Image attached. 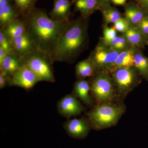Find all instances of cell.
Segmentation results:
<instances>
[{
    "mask_svg": "<svg viewBox=\"0 0 148 148\" xmlns=\"http://www.w3.org/2000/svg\"><path fill=\"white\" fill-rule=\"evenodd\" d=\"M90 91L96 101L101 103L111 101L114 94L113 83L108 74L102 72L92 80Z\"/></svg>",
    "mask_w": 148,
    "mask_h": 148,
    "instance_id": "obj_5",
    "label": "cell"
},
{
    "mask_svg": "<svg viewBox=\"0 0 148 148\" xmlns=\"http://www.w3.org/2000/svg\"><path fill=\"white\" fill-rule=\"evenodd\" d=\"M147 44L148 45V38H147Z\"/></svg>",
    "mask_w": 148,
    "mask_h": 148,
    "instance_id": "obj_36",
    "label": "cell"
},
{
    "mask_svg": "<svg viewBox=\"0 0 148 148\" xmlns=\"http://www.w3.org/2000/svg\"><path fill=\"white\" fill-rule=\"evenodd\" d=\"M116 32L114 27H105L103 31V41L104 44L108 43L111 40L117 36Z\"/></svg>",
    "mask_w": 148,
    "mask_h": 148,
    "instance_id": "obj_28",
    "label": "cell"
},
{
    "mask_svg": "<svg viewBox=\"0 0 148 148\" xmlns=\"http://www.w3.org/2000/svg\"><path fill=\"white\" fill-rule=\"evenodd\" d=\"M102 12L104 20L107 24H114L122 18L119 12L116 9L108 5L103 7Z\"/></svg>",
    "mask_w": 148,
    "mask_h": 148,
    "instance_id": "obj_24",
    "label": "cell"
},
{
    "mask_svg": "<svg viewBox=\"0 0 148 148\" xmlns=\"http://www.w3.org/2000/svg\"><path fill=\"white\" fill-rule=\"evenodd\" d=\"M57 110L61 115L67 118L80 114L84 108L75 95L68 94L57 103Z\"/></svg>",
    "mask_w": 148,
    "mask_h": 148,
    "instance_id": "obj_9",
    "label": "cell"
},
{
    "mask_svg": "<svg viewBox=\"0 0 148 148\" xmlns=\"http://www.w3.org/2000/svg\"><path fill=\"white\" fill-rule=\"evenodd\" d=\"M11 41L27 33L26 24L22 18H17L3 28Z\"/></svg>",
    "mask_w": 148,
    "mask_h": 148,
    "instance_id": "obj_18",
    "label": "cell"
},
{
    "mask_svg": "<svg viewBox=\"0 0 148 148\" xmlns=\"http://www.w3.org/2000/svg\"><path fill=\"white\" fill-rule=\"evenodd\" d=\"M145 37L148 38V16L135 27Z\"/></svg>",
    "mask_w": 148,
    "mask_h": 148,
    "instance_id": "obj_29",
    "label": "cell"
},
{
    "mask_svg": "<svg viewBox=\"0 0 148 148\" xmlns=\"http://www.w3.org/2000/svg\"><path fill=\"white\" fill-rule=\"evenodd\" d=\"M21 17L35 49L47 53L53 59L59 37L70 21H56L45 11L36 8Z\"/></svg>",
    "mask_w": 148,
    "mask_h": 148,
    "instance_id": "obj_1",
    "label": "cell"
},
{
    "mask_svg": "<svg viewBox=\"0 0 148 148\" xmlns=\"http://www.w3.org/2000/svg\"><path fill=\"white\" fill-rule=\"evenodd\" d=\"M82 16L70 21L59 37L53 56L55 61L71 63L87 38V22Z\"/></svg>",
    "mask_w": 148,
    "mask_h": 148,
    "instance_id": "obj_2",
    "label": "cell"
},
{
    "mask_svg": "<svg viewBox=\"0 0 148 148\" xmlns=\"http://www.w3.org/2000/svg\"><path fill=\"white\" fill-rule=\"evenodd\" d=\"M13 2V0H0V8L10 5Z\"/></svg>",
    "mask_w": 148,
    "mask_h": 148,
    "instance_id": "obj_32",
    "label": "cell"
},
{
    "mask_svg": "<svg viewBox=\"0 0 148 148\" xmlns=\"http://www.w3.org/2000/svg\"><path fill=\"white\" fill-rule=\"evenodd\" d=\"M119 53L104 44H100L96 47L88 58L96 71L111 72Z\"/></svg>",
    "mask_w": 148,
    "mask_h": 148,
    "instance_id": "obj_6",
    "label": "cell"
},
{
    "mask_svg": "<svg viewBox=\"0 0 148 148\" xmlns=\"http://www.w3.org/2000/svg\"><path fill=\"white\" fill-rule=\"evenodd\" d=\"M111 1L116 5H123L126 2V0H111Z\"/></svg>",
    "mask_w": 148,
    "mask_h": 148,
    "instance_id": "obj_34",
    "label": "cell"
},
{
    "mask_svg": "<svg viewBox=\"0 0 148 148\" xmlns=\"http://www.w3.org/2000/svg\"><path fill=\"white\" fill-rule=\"evenodd\" d=\"M21 57L16 53H8L0 63V72L10 78L22 65Z\"/></svg>",
    "mask_w": 148,
    "mask_h": 148,
    "instance_id": "obj_13",
    "label": "cell"
},
{
    "mask_svg": "<svg viewBox=\"0 0 148 148\" xmlns=\"http://www.w3.org/2000/svg\"><path fill=\"white\" fill-rule=\"evenodd\" d=\"M0 47L2 48L8 53H13L11 41L3 28L0 29Z\"/></svg>",
    "mask_w": 148,
    "mask_h": 148,
    "instance_id": "obj_26",
    "label": "cell"
},
{
    "mask_svg": "<svg viewBox=\"0 0 148 148\" xmlns=\"http://www.w3.org/2000/svg\"><path fill=\"white\" fill-rule=\"evenodd\" d=\"M74 92L77 97L84 104L90 106L92 104L90 95V84L85 79H79L74 84Z\"/></svg>",
    "mask_w": 148,
    "mask_h": 148,
    "instance_id": "obj_17",
    "label": "cell"
},
{
    "mask_svg": "<svg viewBox=\"0 0 148 148\" xmlns=\"http://www.w3.org/2000/svg\"><path fill=\"white\" fill-rule=\"evenodd\" d=\"M135 48L130 47L120 51L114 63L111 72L113 73L117 69L131 68L134 66V57Z\"/></svg>",
    "mask_w": 148,
    "mask_h": 148,
    "instance_id": "obj_14",
    "label": "cell"
},
{
    "mask_svg": "<svg viewBox=\"0 0 148 148\" xmlns=\"http://www.w3.org/2000/svg\"><path fill=\"white\" fill-rule=\"evenodd\" d=\"M123 36L132 47H143L147 43V38L135 27L131 26Z\"/></svg>",
    "mask_w": 148,
    "mask_h": 148,
    "instance_id": "obj_19",
    "label": "cell"
},
{
    "mask_svg": "<svg viewBox=\"0 0 148 148\" xmlns=\"http://www.w3.org/2000/svg\"><path fill=\"white\" fill-rule=\"evenodd\" d=\"M111 1V0H101L102 2V6L103 7L108 5L109 2Z\"/></svg>",
    "mask_w": 148,
    "mask_h": 148,
    "instance_id": "obj_35",
    "label": "cell"
},
{
    "mask_svg": "<svg viewBox=\"0 0 148 148\" xmlns=\"http://www.w3.org/2000/svg\"><path fill=\"white\" fill-rule=\"evenodd\" d=\"M113 79L119 92L124 94L134 87L138 77L133 68H121L113 72Z\"/></svg>",
    "mask_w": 148,
    "mask_h": 148,
    "instance_id": "obj_7",
    "label": "cell"
},
{
    "mask_svg": "<svg viewBox=\"0 0 148 148\" xmlns=\"http://www.w3.org/2000/svg\"><path fill=\"white\" fill-rule=\"evenodd\" d=\"M124 8L125 18L133 27H136L148 16V12L145 10L132 4H127Z\"/></svg>",
    "mask_w": 148,
    "mask_h": 148,
    "instance_id": "obj_15",
    "label": "cell"
},
{
    "mask_svg": "<svg viewBox=\"0 0 148 148\" xmlns=\"http://www.w3.org/2000/svg\"><path fill=\"white\" fill-rule=\"evenodd\" d=\"M14 52L22 57L35 49L33 43L27 32L11 41Z\"/></svg>",
    "mask_w": 148,
    "mask_h": 148,
    "instance_id": "obj_12",
    "label": "cell"
},
{
    "mask_svg": "<svg viewBox=\"0 0 148 148\" xmlns=\"http://www.w3.org/2000/svg\"><path fill=\"white\" fill-rule=\"evenodd\" d=\"M13 1L22 17L36 8L35 5L38 0H13Z\"/></svg>",
    "mask_w": 148,
    "mask_h": 148,
    "instance_id": "obj_23",
    "label": "cell"
},
{
    "mask_svg": "<svg viewBox=\"0 0 148 148\" xmlns=\"http://www.w3.org/2000/svg\"><path fill=\"white\" fill-rule=\"evenodd\" d=\"M8 54V53L3 49L0 47V63H1L2 61Z\"/></svg>",
    "mask_w": 148,
    "mask_h": 148,
    "instance_id": "obj_33",
    "label": "cell"
},
{
    "mask_svg": "<svg viewBox=\"0 0 148 148\" xmlns=\"http://www.w3.org/2000/svg\"><path fill=\"white\" fill-rule=\"evenodd\" d=\"M9 79L5 74L0 72V89H3L8 85Z\"/></svg>",
    "mask_w": 148,
    "mask_h": 148,
    "instance_id": "obj_30",
    "label": "cell"
},
{
    "mask_svg": "<svg viewBox=\"0 0 148 148\" xmlns=\"http://www.w3.org/2000/svg\"><path fill=\"white\" fill-rule=\"evenodd\" d=\"M131 24L125 18H122L114 24V28L117 32L124 33L127 32Z\"/></svg>",
    "mask_w": 148,
    "mask_h": 148,
    "instance_id": "obj_27",
    "label": "cell"
},
{
    "mask_svg": "<svg viewBox=\"0 0 148 148\" xmlns=\"http://www.w3.org/2000/svg\"><path fill=\"white\" fill-rule=\"evenodd\" d=\"M134 67L140 75L148 79V58L137 48L135 49Z\"/></svg>",
    "mask_w": 148,
    "mask_h": 148,
    "instance_id": "obj_22",
    "label": "cell"
},
{
    "mask_svg": "<svg viewBox=\"0 0 148 148\" xmlns=\"http://www.w3.org/2000/svg\"><path fill=\"white\" fill-rule=\"evenodd\" d=\"M124 111L123 106L108 103H101L88 113V121L96 129L107 128L116 124Z\"/></svg>",
    "mask_w": 148,
    "mask_h": 148,
    "instance_id": "obj_4",
    "label": "cell"
},
{
    "mask_svg": "<svg viewBox=\"0 0 148 148\" xmlns=\"http://www.w3.org/2000/svg\"><path fill=\"white\" fill-rule=\"evenodd\" d=\"M139 4L148 13V0H136Z\"/></svg>",
    "mask_w": 148,
    "mask_h": 148,
    "instance_id": "obj_31",
    "label": "cell"
},
{
    "mask_svg": "<svg viewBox=\"0 0 148 148\" xmlns=\"http://www.w3.org/2000/svg\"><path fill=\"white\" fill-rule=\"evenodd\" d=\"M101 6V0H75V10L86 19Z\"/></svg>",
    "mask_w": 148,
    "mask_h": 148,
    "instance_id": "obj_16",
    "label": "cell"
},
{
    "mask_svg": "<svg viewBox=\"0 0 148 148\" xmlns=\"http://www.w3.org/2000/svg\"><path fill=\"white\" fill-rule=\"evenodd\" d=\"M90 123L84 118L69 119L64 124V128L67 134L75 139H84L90 129Z\"/></svg>",
    "mask_w": 148,
    "mask_h": 148,
    "instance_id": "obj_10",
    "label": "cell"
},
{
    "mask_svg": "<svg viewBox=\"0 0 148 148\" xmlns=\"http://www.w3.org/2000/svg\"><path fill=\"white\" fill-rule=\"evenodd\" d=\"M71 7L70 0H54L53 9L49 15L56 21L69 22Z\"/></svg>",
    "mask_w": 148,
    "mask_h": 148,
    "instance_id": "obj_11",
    "label": "cell"
},
{
    "mask_svg": "<svg viewBox=\"0 0 148 148\" xmlns=\"http://www.w3.org/2000/svg\"><path fill=\"white\" fill-rule=\"evenodd\" d=\"M105 45L112 49L120 52L130 47L129 43L127 42V40L123 36H117L111 40L110 41Z\"/></svg>",
    "mask_w": 148,
    "mask_h": 148,
    "instance_id": "obj_25",
    "label": "cell"
},
{
    "mask_svg": "<svg viewBox=\"0 0 148 148\" xmlns=\"http://www.w3.org/2000/svg\"><path fill=\"white\" fill-rule=\"evenodd\" d=\"M96 71L93 64L88 58L78 63L75 67L76 75L78 79L93 76Z\"/></svg>",
    "mask_w": 148,
    "mask_h": 148,
    "instance_id": "obj_21",
    "label": "cell"
},
{
    "mask_svg": "<svg viewBox=\"0 0 148 148\" xmlns=\"http://www.w3.org/2000/svg\"><path fill=\"white\" fill-rule=\"evenodd\" d=\"M21 16L14 3L11 5L0 8V27L4 28L16 18Z\"/></svg>",
    "mask_w": 148,
    "mask_h": 148,
    "instance_id": "obj_20",
    "label": "cell"
},
{
    "mask_svg": "<svg viewBox=\"0 0 148 148\" xmlns=\"http://www.w3.org/2000/svg\"><path fill=\"white\" fill-rule=\"evenodd\" d=\"M39 82L38 77L29 68L22 65L10 78L8 85L29 90Z\"/></svg>",
    "mask_w": 148,
    "mask_h": 148,
    "instance_id": "obj_8",
    "label": "cell"
},
{
    "mask_svg": "<svg viewBox=\"0 0 148 148\" xmlns=\"http://www.w3.org/2000/svg\"><path fill=\"white\" fill-rule=\"evenodd\" d=\"M22 65L29 68L40 81L54 82L55 77L52 64L53 58L47 53L35 49L21 57Z\"/></svg>",
    "mask_w": 148,
    "mask_h": 148,
    "instance_id": "obj_3",
    "label": "cell"
}]
</instances>
